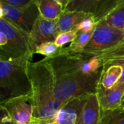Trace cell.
I'll use <instances>...</instances> for the list:
<instances>
[{"label":"cell","mask_w":124,"mask_h":124,"mask_svg":"<svg viewBox=\"0 0 124 124\" xmlns=\"http://www.w3.org/2000/svg\"><path fill=\"white\" fill-rule=\"evenodd\" d=\"M103 63V68H106L110 65H120L122 69H123V73H122V76L118 82V84H122L124 82V57H116V58H111V59H108L106 60L102 61Z\"/></svg>","instance_id":"obj_23"},{"label":"cell","mask_w":124,"mask_h":124,"mask_svg":"<svg viewBox=\"0 0 124 124\" xmlns=\"http://www.w3.org/2000/svg\"><path fill=\"white\" fill-rule=\"evenodd\" d=\"M15 124H31L33 116L32 94L0 103Z\"/></svg>","instance_id":"obj_8"},{"label":"cell","mask_w":124,"mask_h":124,"mask_svg":"<svg viewBox=\"0 0 124 124\" xmlns=\"http://www.w3.org/2000/svg\"><path fill=\"white\" fill-rule=\"evenodd\" d=\"M97 23L92 17H88L84 19L77 27L76 30L78 32H89L94 29Z\"/></svg>","instance_id":"obj_22"},{"label":"cell","mask_w":124,"mask_h":124,"mask_svg":"<svg viewBox=\"0 0 124 124\" xmlns=\"http://www.w3.org/2000/svg\"><path fill=\"white\" fill-rule=\"evenodd\" d=\"M77 35H78V31L76 29L68 32L60 33L57 35L54 42L58 47L63 48L66 44L70 42L72 43L77 37Z\"/></svg>","instance_id":"obj_21"},{"label":"cell","mask_w":124,"mask_h":124,"mask_svg":"<svg viewBox=\"0 0 124 124\" xmlns=\"http://www.w3.org/2000/svg\"><path fill=\"white\" fill-rule=\"evenodd\" d=\"M62 48L58 47L54 41H49L43 43L36 46L35 54L38 53L45 56L46 58H51L60 53Z\"/></svg>","instance_id":"obj_19"},{"label":"cell","mask_w":124,"mask_h":124,"mask_svg":"<svg viewBox=\"0 0 124 124\" xmlns=\"http://www.w3.org/2000/svg\"><path fill=\"white\" fill-rule=\"evenodd\" d=\"M121 0H68L65 9L84 12L96 23L104 20L118 6Z\"/></svg>","instance_id":"obj_7"},{"label":"cell","mask_w":124,"mask_h":124,"mask_svg":"<svg viewBox=\"0 0 124 124\" xmlns=\"http://www.w3.org/2000/svg\"><path fill=\"white\" fill-rule=\"evenodd\" d=\"M59 33L56 20H46L40 15L29 36L31 44L36 50V46L43 43L54 41Z\"/></svg>","instance_id":"obj_9"},{"label":"cell","mask_w":124,"mask_h":124,"mask_svg":"<svg viewBox=\"0 0 124 124\" xmlns=\"http://www.w3.org/2000/svg\"><path fill=\"white\" fill-rule=\"evenodd\" d=\"M94 30L89 32H78V35L76 39L72 43H70V44L67 46V48L70 51L74 52H84L86 46L91 40Z\"/></svg>","instance_id":"obj_17"},{"label":"cell","mask_w":124,"mask_h":124,"mask_svg":"<svg viewBox=\"0 0 124 124\" xmlns=\"http://www.w3.org/2000/svg\"><path fill=\"white\" fill-rule=\"evenodd\" d=\"M119 109L124 110V98H123V100H122V102H121V105H120Z\"/></svg>","instance_id":"obj_27"},{"label":"cell","mask_w":124,"mask_h":124,"mask_svg":"<svg viewBox=\"0 0 124 124\" xmlns=\"http://www.w3.org/2000/svg\"><path fill=\"white\" fill-rule=\"evenodd\" d=\"M101 112H108L120 108L124 97V82L110 89H105L99 85L97 91Z\"/></svg>","instance_id":"obj_10"},{"label":"cell","mask_w":124,"mask_h":124,"mask_svg":"<svg viewBox=\"0 0 124 124\" xmlns=\"http://www.w3.org/2000/svg\"><path fill=\"white\" fill-rule=\"evenodd\" d=\"M32 57L27 55L9 60L0 59V103L32 94L28 73Z\"/></svg>","instance_id":"obj_3"},{"label":"cell","mask_w":124,"mask_h":124,"mask_svg":"<svg viewBox=\"0 0 124 124\" xmlns=\"http://www.w3.org/2000/svg\"><path fill=\"white\" fill-rule=\"evenodd\" d=\"M123 32H124V28L123 29Z\"/></svg>","instance_id":"obj_28"},{"label":"cell","mask_w":124,"mask_h":124,"mask_svg":"<svg viewBox=\"0 0 124 124\" xmlns=\"http://www.w3.org/2000/svg\"><path fill=\"white\" fill-rule=\"evenodd\" d=\"M122 73L123 69L120 65H113L103 68L99 85L105 89H110L118 84Z\"/></svg>","instance_id":"obj_15"},{"label":"cell","mask_w":124,"mask_h":124,"mask_svg":"<svg viewBox=\"0 0 124 124\" xmlns=\"http://www.w3.org/2000/svg\"><path fill=\"white\" fill-rule=\"evenodd\" d=\"M0 31L5 34L7 39V43L0 46V59L9 60L27 55L33 56L35 50L31 44L29 34L4 18H0Z\"/></svg>","instance_id":"obj_4"},{"label":"cell","mask_w":124,"mask_h":124,"mask_svg":"<svg viewBox=\"0 0 124 124\" xmlns=\"http://www.w3.org/2000/svg\"><path fill=\"white\" fill-rule=\"evenodd\" d=\"M0 110H1V121L0 124H15L7 110L1 106H0Z\"/></svg>","instance_id":"obj_25"},{"label":"cell","mask_w":124,"mask_h":124,"mask_svg":"<svg viewBox=\"0 0 124 124\" xmlns=\"http://www.w3.org/2000/svg\"><path fill=\"white\" fill-rule=\"evenodd\" d=\"M97 57L102 60V62L111 58L124 57V40L117 46H114L113 48L109 50L104 52Z\"/></svg>","instance_id":"obj_20"},{"label":"cell","mask_w":124,"mask_h":124,"mask_svg":"<svg viewBox=\"0 0 124 124\" xmlns=\"http://www.w3.org/2000/svg\"><path fill=\"white\" fill-rule=\"evenodd\" d=\"M89 94L81 95L67 102L54 117L60 124H76Z\"/></svg>","instance_id":"obj_11"},{"label":"cell","mask_w":124,"mask_h":124,"mask_svg":"<svg viewBox=\"0 0 124 124\" xmlns=\"http://www.w3.org/2000/svg\"><path fill=\"white\" fill-rule=\"evenodd\" d=\"M7 43V39L5 34L3 32L0 31V46H4Z\"/></svg>","instance_id":"obj_26"},{"label":"cell","mask_w":124,"mask_h":124,"mask_svg":"<svg viewBox=\"0 0 124 124\" xmlns=\"http://www.w3.org/2000/svg\"><path fill=\"white\" fill-rule=\"evenodd\" d=\"M100 124H124V110L118 108L113 111L101 112Z\"/></svg>","instance_id":"obj_18"},{"label":"cell","mask_w":124,"mask_h":124,"mask_svg":"<svg viewBox=\"0 0 124 124\" xmlns=\"http://www.w3.org/2000/svg\"><path fill=\"white\" fill-rule=\"evenodd\" d=\"M28 73L32 87L33 105L31 121L43 123L53 119L65 105L55 97L54 75L46 59L30 62Z\"/></svg>","instance_id":"obj_2"},{"label":"cell","mask_w":124,"mask_h":124,"mask_svg":"<svg viewBox=\"0 0 124 124\" xmlns=\"http://www.w3.org/2000/svg\"><path fill=\"white\" fill-rule=\"evenodd\" d=\"M124 40L123 31L100 21L97 23L91 40L84 52L98 56L117 46Z\"/></svg>","instance_id":"obj_5"},{"label":"cell","mask_w":124,"mask_h":124,"mask_svg":"<svg viewBox=\"0 0 124 124\" xmlns=\"http://www.w3.org/2000/svg\"><path fill=\"white\" fill-rule=\"evenodd\" d=\"M88 17L90 15L84 12L65 9L56 20L58 31L60 33H62L76 30L78 25Z\"/></svg>","instance_id":"obj_13"},{"label":"cell","mask_w":124,"mask_h":124,"mask_svg":"<svg viewBox=\"0 0 124 124\" xmlns=\"http://www.w3.org/2000/svg\"><path fill=\"white\" fill-rule=\"evenodd\" d=\"M102 22L123 31L124 28V0L120 1L118 6Z\"/></svg>","instance_id":"obj_16"},{"label":"cell","mask_w":124,"mask_h":124,"mask_svg":"<svg viewBox=\"0 0 124 124\" xmlns=\"http://www.w3.org/2000/svg\"><path fill=\"white\" fill-rule=\"evenodd\" d=\"M39 16L37 0L28 7L20 9L0 2V18H4L28 34L31 33Z\"/></svg>","instance_id":"obj_6"},{"label":"cell","mask_w":124,"mask_h":124,"mask_svg":"<svg viewBox=\"0 0 124 124\" xmlns=\"http://www.w3.org/2000/svg\"><path fill=\"white\" fill-rule=\"evenodd\" d=\"M40 15L49 20H57L64 10L60 0H37Z\"/></svg>","instance_id":"obj_14"},{"label":"cell","mask_w":124,"mask_h":124,"mask_svg":"<svg viewBox=\"0 0 124 124\" xmlns=\"http://www.w3.org/2000/svg\"><path fill=\"white\" fill-rule=\"evenodd\" d=\"M101 108L97 94L88 96L76 124H100Z\"/></svg>","instance_id":"obj_12"},{"label":"cell","mask_w":124,"mask_h":124,"mask_svg":"<svg viewBox=\"0 0 124 124\" xmlns=\"http://www.w3.org/2000/svg\"><path fill=\"white\" fill-rule=\"evenodd\" d=\"M35 0H0L1 3L9 5L15 8H25L32 4Z\"/></svg>","instance_id":"obj_24"},{"label":"cell","mask_w":124,"mask_h":124,"mask_svg":"<svg viewBox=\"0 0 124 124\" xmlns=\"http://www.w3.org/2000/svg\"><path fill=\"white\" fill-rule=\"evenodd\" d=\"M46 59L54 75L55 97L60 102L65 105L78 96L97 93L103 70V63L97 56L63 47L59 54Z\"/></svg>","instance_id":"obj_1"}]
</instances>
